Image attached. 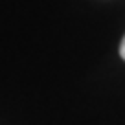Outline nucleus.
<instances>
[{"instance_id": "1", "label": "nucleus", "mask_w": 125, "mask_h": 125, "mask_svg": "<svg viewBox=\"0 0 125 125\" xmlns=\"http://www.w3.org/2000/svg\"><path fill=\"white\" fill-rule=\"evenodd\" d=\"M120 55L123 57V61H125V37L121 39V44H120Z\"/></svg>"}]
</instances>
